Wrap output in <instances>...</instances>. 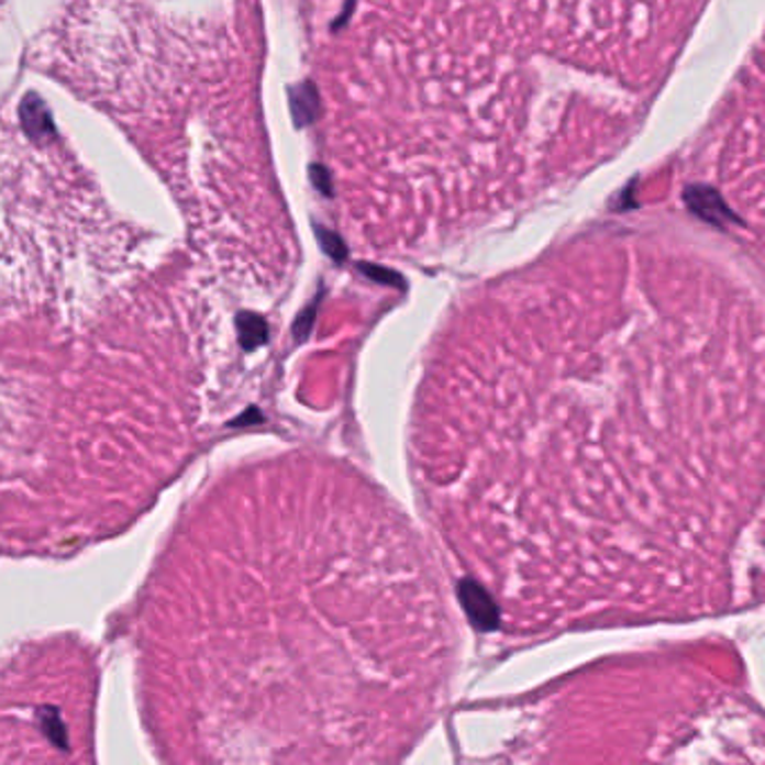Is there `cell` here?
<instances>
[{"label":"cell","mask_w":765,"mask_h":765,"mask_svg":"<svg viewBox=\"0 0 765 765\" xmlns=\"http://www.w3.org/2000/svg\"><path fill=\"white\" fill-rule=\"evenodd\" d=\"M120 232L75 159L43 129H0V299L97 292Z\"/></svg>","instance_id":"7a4b0ae2"},{"label":"cell","mask_w":765,"mask_h":765,"mask_svg":"<svg viewBox=\"0 0 765 765\" xmlns=\"http://www.w3.org/2000/svg\"><path fill=\"white\" fill-rule=\"evenodd\" d=\"M223 12L221 0H79L68 54L97 95L146 106L215 62Z\"/></svg>","instance_id":"3957f363"},{"label":"cell","mask_w":765,"mask_h":765,"mask_svg":"<svg viewBox=\"0 0 765 765\" xmlns=\"http://www.w3.org/2000/svg\"><path fill=\"white\" fill-rule=\"evenodd\" d=\"M653 3L655 0H402L366 3L359 10L391 8L389 27L364 32L366 38H373L366 57H373V75L389 77V86L400 84L393 92H407V120L426 113L495 19L508 16L495 81L497 129L514 113L517 88L521 95L530 84V92H536L545 84L543 68H566L551 34H566L597 75L602 68L597 49L607 52L620 38H646Z\"/></svg>","instance_id":"6da1fadb"}]
</instances>
